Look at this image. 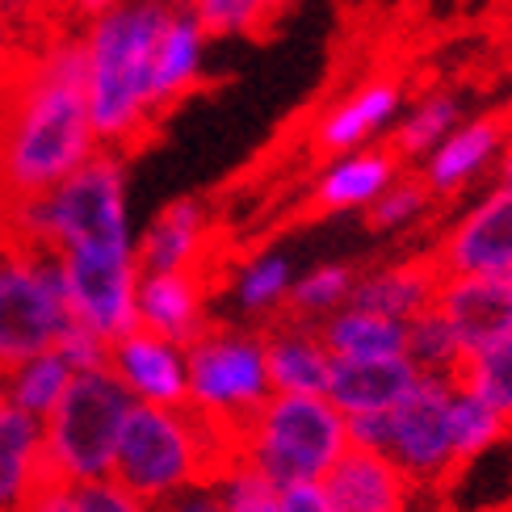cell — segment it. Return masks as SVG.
<instances>
[{"instance_id":"obj_43","label":"cell","mask_w":512,"mask_h":512,"mask_svg":"<svg viewBox=\"0 0 512 512\" xmlns=\"http://www.w3.org/2000/svg\"><path fill=\"white\" fill-rule=\"evenodd\" d=\"M0 408H9V395H5V370H0Z\"/></svg>"},{"instance_id":"obj_40","label":"cell","mask_w":512,"mask_h":512,"mask_svg":"<svg viewBox=\"0 0 512 512\" xmlns=\"http://www.w3.org/2000/svg\"><path fill=\"white\" fill-rule=\"evenodd\" d=\"M63 5V13H68L72 21H80V30L89 26V21H97V17H105V13H114L122 0H59Z\"/></svg>"},{"instance_id":"obj_11","label":"cell","mask_w":512,"mask_h":512,"mask_svg":"<svg viewBox=\"0 0 512 512\" xmlns=\"http://www.w3.org/2000/svg\"><path fill=\"white\" fill-rule=\"evenodd\" d=\"M105 370L143 408H189V357L177 340H164L147 328H131L126 336L110 340Z\"/></svg>"},{"instance_id":"obj_33","label":"cell","mask_w":512,"mask_h":512,"mask_svg":"<svg viewBox=\"0 0 512 512\" xmlns=\"http://www.w3.org/2000/svg\"><path fill=\"white\" fill-rule=\"evenodd\" d=\"M215 487H219L227 512H282V492L240 458H227L219 466Z\"/></svg>"},{"instance_id":"obj_30","label":"cell","mask_w":512,"mask_h":512,"mask_svg":"<svg viewBox=\"0 0 512 512\" xmlns=\"http://www.w3.org/2000/svg\"><path fill=\"white\" fill-rule=\"evenodd\" d=\"M403 353H408V361L420 374H433V378H458L466 366V353L458 345L450 319H445L437 307L408 319V349Z\"/></svg>"},{"instance_id":"obj_22","label":"cell","mask_w":512,"mask_h":512,"mask_svg":"<svg viewBox=\"0 0 512 512\" xmlns=\"http://www.w3.org/2000/svg\"><path fill=\"white\" fill-rule=\"evenodd\" d=\"M202 51H206V30L189 5H177L156 47V68H152V101L156 118H164L173 105H181L189 93L202 84Z\"/></svg>"},{"instance_id":"obj_41","label":"cell","mask_w":512,"mask_h":512,"mask_svg":"<svg viewBox=\"0 0 512 512\" xmlns=\"http://www.w3.org/2000/svg\"><path fill=\"white\" fill-rule=\"evenodd\" d=\"M21 63L17 47H13V26H9V13H5V0H0V84L13 76V68Z\"/></svg>"},{"instance_id":"obj_28","label":"cell","mask_w":512,"mask_h":512,"mask_svg":"<svg viewBox=\"0 0 512 512\" xmlns=\"http://www.w3.org/2000/svg\"><path fill=\"white\" fill-rule=\"evenodd\" d=\"M357 265L349 261H319L311 269H303L294 277L290 290V307L286 319H303V324H324L328 315H336L340 307L353 303V286H357Z\"/></svg>"},{"instance_id":"obj_12","label":"cell","mask_w":512,"mask_h":512,"mask_svg":"<svg viewBox=\"0 0 512 512\" xmlns=\"http://www.w3.org/2000/svg\"><path fill=\"white\" fill-rule=\"evenodd\" d=\"M437 311L450 319L466 357L508 345L512 340V273L445 277L437 290Z\"/></svg>"},{"instance_id":"obj_38","label":"cell","mask_w":512,"mask_h":512,"mask_svg":"<svg viewBox=\"0 0 512 512\" xmlns=\"http://www.w3.org/2000/svg\"><path fill=\"white\" fill-rule=\"evenodd\" d=\"M21 512H80L76 487L63 483V479H47L26 504H21Z\"/></svg>"},{"instance_id":"obj_39","label":"cell","mask_w":512,"mask_h":512,"mask_svg":"<svg viewBox=\"0 0 512 512\" xmlns=\"http://www.w3.org/2000/svg\"><path fill=\"white\" fill-rule=\"evenodd\" d=\"M282 512H332L324 483H294L282 487Z\"/></svg>"},{"instance_id":"obj_27","label":"cell","mask_w":512,"mask_h":512,"mask_svg":"<svg viewBox=\"0 0 512 512\" xmlns=\"http://www.w3.org/2000/svg\"><path fill=\"white\" fill-rule=\"evenodd\" d=\"M458 126H462V101L454 93H433V97L416 101L412 114H403V122L391 131L387 147L399 156V164H412V160L433 156Z\"/></svg>"},{"instance_id":"obj_2","label":"cell","mask_w":512,"mask_h":512,"mask_svg":"<svg viewBox=\"0 0 512 512\" xmlns=\"http://www.w3.org/2000/svg\"><path fill=\"white\" fill-rule=\"evenodd\" d=\"M0 223L26 244L55 252L63 265L139 261V231L131 223L126 164L118 152H97L80 173L38 198L0 202Z\"/></svg>"},{"instance_id":"obj_31","label":"cell","mask_w":512,"mask_h":512,"mask_svg":"<svg viewBox=\"0 0 512 512\" xmlns=\"http://www.w3.org/2000/svg\"><path fill=\"white\" fill-rule=\"evenodd\" d=\"M433 194H429V185L420 181V173H399L387 189H382V198L366 210V227L378 231V236H399V231H408L416 227L424 215L433 210Z\"/></svg>"},{"instance_id":"obj_29","label":"cell","mask_w":512,"mask_h":512,"mask_svg":"<svg viewBox=\"0 0 512 512\" xmlns=\"http://www.w3.org/2000/svg\"><path fill=\"white\" fill-rule=\"evenodd\" d=\"M512 433V424L504 416H496L479 395H471L466 387H454L450 399V437H454V458H458V471L471 466L487 454H496L504 437Z\"/></svg>"},{"instance_id":"obj_20","label":"cell","mask_w":512,"mask_h":512,"mask_svg":"<svg viewBox=\"0 0 512 512\" xmlns=\"http://www.w3.org/2000/svg\"><path fill=\"white\" fill-rule=\"evenodd\" d=\"M399 173H403V164L387 143L349 152V156L332 160L328 173L315 181L311 210H319V215H353V210H370L382 198V189H387Z\"/></svg>"},{"instance_id":"obj_18","label":"cell","mask_w":512,"mask_h":512,"mask_svg":"<svg viewBox=\"0 0 512 512\" xmlns=\"http://www.w3.org/2000/svg\"><path fill=\"white\" fill-rule=\"evenodd\" d=\"M441 269L433 265L429 252L420 256H403V261H387V265H374V269H361L357 273V286H353V303L357 307H370L378 315H391V319H416L420 311L437 307V290H441Z\"/></svg>"},{"instance_id":"obj_19","label":"cell","mask_w":512,"mask_h":512,"mask_svg":"<svg viewBox=\"0 0 512 512\" xmlns=\"http://www.w3.org/2000/svg\"><path fill=\"white\" fill-rule=\"evenodd\" d=\"M420 382V370L408 357H370V361H336L328 378V399L345 416L395 412Z\"/></svg>"},{"instance_id":"obj_3","label":"cell","mask_w":512,"mask_h":512,"mask_svg":"<svg viewBox=\"0 0 512 512\" xmlns=\"http://www.w3.org/2000/svg\"><path fill=\"white\" fill-rule=\"evenodd\" d=\"M177 5L164 0H122L80 30L84 42V93L93 131L105 152H131L156 131L152 68L156 47Z\"/></svg>"},{"instance_id":"obj_5","label":"cell","mask_w":512,"mask_h":512,"mask_svg":"<svg viewBox=\"0 0 512 512\" xmlns=\"http://www.w3.org/2000/svg\"><path fill=\"white\" fill-rule=\"evenodd\" d=\"M349 454V420L328 395L273 391L231 437V458L248 462L277 492L294 483H324Z\"/></svg>"},{"instance_id":"obj_10","label":"cell","mask_w":512,"mask_h":512,"mask_svg":"<svg viewBox=\"0 0 512 512\" xmlns=\"http://www.w3.org/2000/svg\"><path fill=\"white\" fill-rule=\"evenodd\" d=\"M441 277L512 273V185H492L429 248Z\"/></svg>"},{"instance_id":"obj_34","label":"cell","mask_w":512,"mask_h":512,"mask_svg":"<svg viewBox=\"0 0 512 512\" xmlns=\"http://www.w3.org/2000/svg\"><path fill=\"white\" fill-rule=\"evenodd\" d=\"M63 357L76 366V374H89V370H105V361H110V340H101L97 332H89L84 324H72L63 332V340L55 345Z\"/></svg>"},{"instance_id":"obj_35","label":"cell","mask_w":512,"mask_h":512,"mask_svg":"<svg viewBox=\"0 0 512 512\" xmlns=\"http://www.w3.org/2000/svg\"><path fill=\"white\" fill-rule=\"evenodd\" d=\"M76 500H80V512H156L147 500L131 496V492H126L122 483H114V479L76 487Z\"/></svg>"},{"instance_id":"obj_42","label":"cell","mask_w":512,"mask_h":512,"mask_svg":"<svg viewBox=\"0 0 512 512\" xmlns=\"http://www.w3.org/2000/svg\"><path fill=\"white\" fill-rule=\"evenodd\" d=\"M500 185H512V139H508L504 160H500Z\"/></svg>"},{"instance_id":"obj_37","label":"cell","mask_w":512,"mask_h":512,"mask_svg":"<svg viewBox=\"0 0 512 512\" xmlns=\"http://www.w3.org/2000/svg\"><path fill=\"white\" fill-rule=\"evenodd\" d=\"M387 416L391 412H370V416H345L349 420V450H387Z\"/></svg>"},{"instance_id":"obj_15","label":"cell","mask_w":512,"mask_h":512,"mask_svg":"<svg viewBox=\"0 0 512 512\" xmlns=\"http://www.w3.org/2000/svg\"><path fill=\"white\" fill-rule=\"evenodd\" d=\"M403 105V84L391 80V76H378L370 84H361L349 97H340L332 110L315 122L311 131V147L315 156H349V152H361L370 139H378L387 126L395 122Z\"/></svg>"},{"instance_id":"obj_4","label":"cell","mask_w":512,"mask_h":512,"mask_svg":"<svg viewBox=\"0 0 512 512\" xmlns=\"http://www.w3.org/2000/svg\"><path fill=\"white\" fill-rule=\"evenodd\" d=\"M231 458V433L202 420L194 408H143L135 403L114 454V483L160 504L194 483L215 479Z\"/></svg>"},{"instance_id":"obj_16","label":"cell","mask_w":512,"mask_h":512,"mask_svg":"<svg viewBox=\"0 0 512 512\" xmlns=\"http://www.w3.org/2000/svg\"><path fill=\"white\" fill-rule=\"evenodd\" d=\"M210 324L215 319H210L206 273H143L139 277V328L189 349Z\"/></svg>"},{"instance_id":"obj_17","label":"cell","mask_w":512,"mask_h":512,"mask_svg":"<svg viewBox=\"0 0 512 512\" xmlns=\"http://www.w3.org/2000/svg\"><path fill=\"white\" fill-rule=\"evenodd\" d=\"M324 492L332 500V512H412L416 487L403 479L391 458L349 450L328 471Z\"/></svg>"},{"instance_id":"obj_24","label":"cell","mask_w":512,"mask_h":512,"mask_svg":"<svg viewBox=\"0 0 512 512\" xmlns=\"http://www.w3.org/2000/svg\"><path fill=\"white\" fill-rule=\"evenodd\" d=\"M319 336L336 361H370V357H408V324L370 307H340L319 324Z\"/></svg>"},{"instance_id":"obj_21","label":"cell","mask_w":512,"mask_h":512,"mask_svg":"<svg viewBox=\"0 0 512 512\" xmlns=\"http://www.w3.org/2000/svg\"><path fill=\"white\" fill-rule=\"evenodd\" d=\"M265 353H269V382L282 395H328L332 378V353L315 324L303 319H282L265 328Z\"/></svg>"},{"instance_id":"obj_8","label":"cell","mask_w":512,"mask_h":512,"mask_svg":"<svg viewBox=\"0 0 512 512\" xmlns=\"http://www.w3.org/2000/svg\"><path fill=\"white\" fill-rule=\"evenodd\" d=\"M189 357V408L236 437L240 424L273 395L265 328L252 324H210Z\"/></svg>"},{"instance_id":"obj_32","label":"cell","mask_w":512,"mask_h":512,"mask_svg":"<svg viewBox=\"0 0 512 512\" xmlns=\"http://www.w3.org/2000/svg\"><path fill=\"white\" fill-rule=\"evenodd\" d=\"M458 387L479 395L496 416H504L512 424V340L500 349L479 353V357H466Z\"/></svg>"},{"instance_id":"obj_6","label":"cell","mask_w":512,"mask_h":512,"mask_svg":"<svg viewBox=\"0 0 512 512\" xmlns=\"http://www.w3.org/2000/svg\"><path fill=\"white\" fill-rule=\"evenodd\" d=\"M76 324L59 256L0 223V370L55 349Z\"/></svg>"},{"instance_id":"obj_23","label":"cell","mask_w":512,"mask_h":512,"mask_svg":"<svg viewBox=\"0 0 512 512\" xmlns=\"http://www.w3.org/2000/svg\"><path fill=\"white\" fill-rule=\"evenodd\" d=\"M51 479L42 424L17 408H0V512H21L42 483Z\"/></svg>"},{"instance_id":"obj_36","label":"cell","mask_w":512,"mask_h":512,"mask_svg":"<svg viewBox=\"0 0 512 512\" xmlns=\"http://www.w3.org/2000/svg\"><path fill=\"white\" fill-rule=\"evenodd\" d=\"M152 508H156V512H227V504H223V496H219L215 479L185 487V492L168 496V500H160V504H152Z\"/></svg>"},{"instance_id":"obj_1","label":"cell","mask_w":512,"mask_h":512,"mask_svg":"<svg viewBox=\"0 0 512 512\" xmlns=\"http://www.w3.org/2000/svg\"><path fill=\"white\" fill-rule=\"evenodd\" d=\"M105 152L84 93L80 34H51L0 84V202L38 198Z\"/></svg>"},{"instance_id":"obj_14","label":"cell","mask_w":512,"mask_h":512,"mask_svg":"<svg viewBox=\"0 0 512 512\" xmlns=\"http://www.w3.org/2000/svg\"><path fill=\"white\" fill-rule=\"evenodd\" d=\"M508 139H512L508 114H487L475 122H462L433 156L420 160V181L429 185V194L437 202H450L462 189H471L487 168H496L504 160Z\"/></svg>"},{"instance_id":"obj_7","label":"cell","mask_w":512,"mask_h":512,"mask_svg":"<svg viewBox=\"0 0 512 512\" xmlns=\"http://www.w3.org/2000/svg\"><path fill=\"white\" fill-rule=\"evenodd\" d=\"M131 408H135V399L122 391V382L110 370L76 374L72 391L42 420L51 479H63L72 487L110 479Z\"/></svg>"},{"instance_id":"obj_45","label":"cell","mask_w":512,"mask_h":512,"mask_svg":"<svg viewBox=\"0 0 512 512\" xmlns=\"http://www.w3.org/2000/svg\"><path fill=\"white\" fill-rule=\"evenodd\" d=\"M164 5H189V0H164Z\"/></svg>"},{"instance_id":"obj_13","label":"cell","mask_w":512,"mask_h":512,"mask_svg":"<svg viewBox=\"0 0 512 512\" xmlns=\"http://www.w3.org/2000/svg\"><path fill=\"white\" fill-rule=\"evenodd\" d=\"M215 248V215L202 198H173L139 231L143 273H206Z\"/></svg>"},{"instance_id":"obj_25","label":"cell","mask_w":512,"mask_h":512,"mask_svg":"<svg viewBox=\"0 0 512 512\" xmlns=\"http://www.w3.org/2000/svg\"><path fill=\"white\" fill-rule=\"evenodd\" d=\"M294 261L286 252H256L231 273V303L244 315V324H269L290 307V290H294Z\"/></svg>"},{"instance_id":"obj_26","label":"cell","mask_w":512,"mask_h":512,"mask_svg":"<svg viewBox=\"0 0 512 512\" xmlns=\"http://www.w3.org/2000/svg\"><path fill=\"white\" fill-rule=\"evenodd\" d=\"M72 382H76L72 361L59 349H42L5 370V395H9V408L42 424L63 403V395L72 391Z\"/></svg>"},{"instance_id":"obj_44","label":"cell","mask_w":512,"mask_h":512,"mask_svg":"<svg viewBox=\"0 0 512 512\" xmlns=\"http://www.w3.org/2000/svg\"><path fill=\"white\" fill-rule=\"evenodd\" d=\"M437 512H462V508H450V504H441V508H437Z\"/></svg>"},{"instance_id":"obj_9","label":"cell","mask_w":512,"mask_h":512,"mask_svg":"<svg viewBox=\"0 0 512 512\" xmlns=\"http://www.w3.org/2000/svg\"><path fill=\"white\" fill-rule=\"evenodd\" d=\"M458 378L420 374L412 395L387 416V450L412 487H445L458 475L454 437H450V399Z\"/></svg>"}]
</instances>
